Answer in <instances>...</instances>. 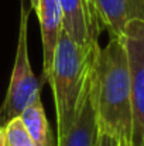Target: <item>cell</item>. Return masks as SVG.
Segmentation results:
<instances>
[{
	"mask_svg": "<svg viewBox=\"0 0 144 146\" xmlns=\"http://www.w3.org/2000/svg\"><path fill=\"white\" fill-rule=\"evenodd\" d=\"M89 92L99 132L113 136L120 146H132V87L126 48L120 37H110L105 47H99Z\"/></svg>",
	"mask_w": 144,
	"mask_h": 146,
	"instance_id": "cell-1",
	"label": "cell"
},
{
	"mask_svg": "<svg viewBox=\"0 0 144 146\" xmlns=\"http://www.w3.org/2000/svg\"><path fill=\"white\" fill-rule=\"evenodd\" d=\"M99 47L75 43L64 29L59 34L48 78L57 112L58 138L71 129L85 104Z\"/></svg>",
	"mask_w": 144,
	"mask_h": 146,
	"instance_id": "cell-2",
	"label": "cell"
},
{
	"mask_svg": "<svg viewBox=\"0 0 144 146\" xmlns=\"http://www.w3.org/2000/svg\"><path fill=\"white\" fill-rule=\"evenodd\" d=\"M28 17L30 10L21 0L20 30L13 72L3 104L0 105V126H6L11 119L18 118L21 112L37 98L41 97V84L34 75L28 58Z\"/></svg>",
	"mask_w": 144,
	"mask_h": 146,
	"instance_id": "cell-3",
	"label": "cell"
},
{
	"mask_svg": "<svg viewBox=\"0 0 144 146\" xmlns=\"http://www.w3.org/2000/svg\"><path fill=\"white\" fill-rule=\"evenodd\" d=\"M126 48L132 105H133V135L132 146L144 145V20L130 21L122 36Z\"/></svg>",
	"mask_w": 144,
	"mask_h": 146,
	"instance_id": "cell-4",
	"label": "cell"
},
{
	"mask_svg": "<svg viewBox=\"0 0 144 146\" xmlns=\"http://www.w3.org/2000/svg\"><path fill=\"white\" fill-rule=\"evenodd\" d=\"M62 11V27L81 46H99L103 24L93 0H58Z\"/></svg>",
	"mask_w": 144,
	"mask_h": 146,
	"instance_id": "cell-5",
	"label": "cell"
},
{
	"mask_svg": "<svg viewBox=\"0 0 144 146\" xmlns=\"http://www.w3.org/2000/svg\"><path fill=\"white\" fill-rule=\"evenodd\" d=\"M36 13L40 21L41 43H43V77L40 81V84L43 85L48 82L58 38L64 29L62 11L58 0H38Z\"/></svg>",
	"mask_w": 144,
	"mask_h": 146,
	"instance_id": "cell-6",
	"label": "cell"
},
{
	"mask_svg": "<svg viewBox=\"0 0 144 146\" xmlns=\"http://www.w3.org/2000/svg\"><path fill=\"white\" fill-rule=\"evenodd\" d=\"M103 27L110 37H120L133 20H144V0H93Z\"/></svg>",
	"mask_w": 144,
	"mask_h": 146,
	"instance_id": "cell-7",
	"label": "cell"
},
{
	"mask_svg": "<svg viewBox=\"0 0 144 146\" xmlns=\"http://www.w3.org/2000/svg\"><path fill=\"white\" fill-rule=\"evenodd\" d=\"M99 135L100 132L89 92L75 123L64 136L58 138L57 146H99Z\"/></svg>",
	"mask_w": 144,
	"mask_h": 146,
	"instance_id": "cell-8",
	"label": "cell"
},
{
	"mask_svg": "<svg viewBox=\"0 0 144 146\" xmlns=\"http://www.w3.org/2000/svg\"><path fill=\"white\" fill-rule=\"evenodd\" d=\"M36 146H57L48 123L41 97L31 102L18 116Z\"/></svg>",
	"mask_w": 144,
	"mask_h": 146,
	"instance_id": "cell-9",
	"label": "cell"
},
{
	"mask_svg": "<svg viewBox=\"0 0 144 146\" xmlns=\"http://www.w3.org/2000/svg\"><path fill=\"white\" fill-rule=\"evenodd\" d=\"M4 136L6 146H36L20 118L11 119L4 126Z\"/></svg>",
	"mask_w": 144,
	"mask_h": 146,
	"instance_id": "cell-10",
	"label": "cell"
},
{
	"mask_svg": "<svg viewBox=\"0 0 144 146\" xmlns=\"http://www.w3.org/2000/svg\"><path fill=\"white\" fill-rule=\"evenodd\" d=\"M99 146H120V143L110 135L100 133L99 135Z\"/></svg>",
	"mask_w": 144,
	"mask_h": 146,
	"instance_id": "cell-11",
	"label": "cell"
},
{
	"mask_svg": "<svg viewBox=\"0 0 144 146\" xmlns=\"http://www.w3.org/2000/svg\"><path fill=\"white\" fill-rule=\"evenodd\" d=\"M0 146H6V136H4V128L0 126Z\"/></svg>",
	"mask_w": 144,
	"mask_h": 146,
	"instance_id": "cell-12",
	"label": "cell"
},
{
	"mask_svg": "<svg viewBox=\"0 0 144 146\" xmlns=\"http://www.w3.org/2000/svg\"><path fill=\"white\" fill-rule=\"evenodd\" d=\"M30 6H31V9L36 11V10H37V6H38V0H30Z\"/></svg>",
	"mask_w": 144,
	"mask_h": 146,
	"instance_id": "cell-13",
	"label": "cell"
},
{
	"mask_svg": "<svg viewBox=\"0 0 144 146\" xmlns=\"http://www.w3.org/2000/svg\"><path fill=\"white\" fill-rule=\"evenodd\" d=\"M143 146H144V145H143Z\"/></svg>",
	"mask_w": 144,
	"mask_h": 146,
	"instance_id": "cell-14",
	"label": "cell"
}]
</instances>
